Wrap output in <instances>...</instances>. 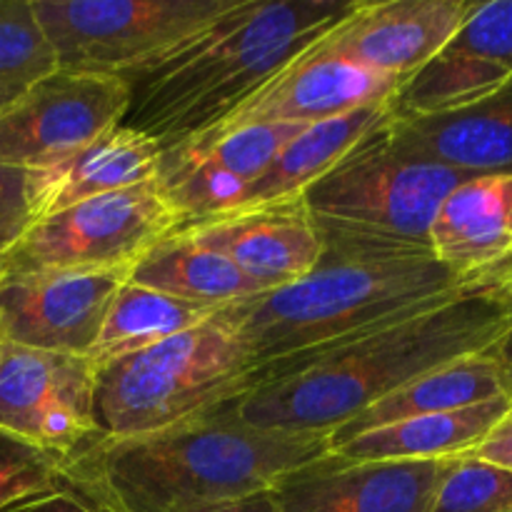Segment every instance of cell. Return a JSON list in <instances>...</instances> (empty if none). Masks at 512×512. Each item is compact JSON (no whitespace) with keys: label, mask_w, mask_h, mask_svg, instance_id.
<instances>
[{"label":"cell","mask_w":512,"mask_h":512,"mask_svg":"<svg viewBox=\"0 0 512 512\" xmlns=\"http://www.w3.org/2000/svg\"><path fill=\"white\" fill-rule=\"evenodd\" d=\"M510 328L512 270L318 353L253 368L225 405L253 428L330 435L403 385L488 353Z\"/></svg>","instance_id":"obj_1"},{"label":"cell","mask_w":512,"mask_h":512,"mask_svg":"<svg viewBox=\"0 0 512 512\" xmlns=\"http://www.w3.org/2000/svg\"><path fill=\"white\" fill-rule=\"evenodd\" d=\"M325 250L305 278L218 310L248 345L253 368L318 353L395 318L503 278H460L428 250L375 245L325 233Z\"/></svg>","instance_id":"obj_2"},{"label":"cell","mask_w":512,"mask_h":512,"mask_svg":"<svg viewBox=\"0 0 512 512\" xmlns=\"http://www.w3.org/2000/svg\"><path fill=\"white\" fill-rule=\"evenodd\" d=\"M353 3L238 0L178 50L123 78L130 88V105L120 125L163 145L213 128L323 38Z\"/></svg>","instance_id":"obj_3"},{"label":"cell","mask_w":512,"mask_h":512,"mask_svg":"<svg viewBox=\"0 0 512 512\" xmlns=\"http://www.w3.org/2000/svg\"><path fill=\"white\" fill-rule=\"evenodd\" d=\"M325 453L328 433L253 428L223 403L155 433L100 440L90 460L120 512H203L268 493Z\"/></svg>","instance_id":"obj_4"},{"label":"cell","mask_w":512,"mask_h":512,"mask_svg":"<svg viewBox=\"0 0 512 512\" xmlns=\"http://www.w3.org/2000/svg\"><path fill=\"white\" fill-rule=\"evenodd\" d=\"M250 370L248 345L215 313L188 333L95 370L100 438H133L198 418L240 398Z\"/></svg>","instance_id":"obj_5"},{"label":"cell","mask_w":512,"mask_h":512,"mask_svg":"<svg viewBox=\"0 0 512 512\" xmlns=\"http://www.w3.org/2000/svg\"><path fill=\"white\" fill-rule=\"evenodd\" d=\"M470 178L475 175L405 148L388 115L333 170L315 180L303 200L325 233L433 253L435 213L450 190Z\"/></svg>","instance_id":"obj_6"},{"label":"cell","mask_w":512,"mask_h":512,"mask_svg":"<svg viewBox=\"0 0 512 512\" xmlns=\"http://www.w3.org/2000/svg\"><path fill=\"white\" fill-rule=\"evenodd\" d=\"M238 0H33L65 73L128 78L188 43Z\"/></svg>","instance_id":"obj_7"},{"label":"cell","mask_w":512,"mask_h":512,"mask_svg":"<svg viewBox=\"0 0 512 512\" xmlns=\"http://www.w3.org/2000/svg\"><path fill=\"white\" fill-rule=\"evenodd\" d=\"M183 225L158 183L115 190L40 218L0 255V273L130 270Z\"/></svg>","instance_id":"obj_8"},{"label":"cell","mask_w":512,"mask_h":512,"mask_svg":"<svg viewBox=\"0 0 512 512\" xmlns=\"http://www.w3.org/2000/svg\"><path fill=\"white\" fill-rule=\"evenodd\" d=\"M0 428L60 458L93 450L103 440L95 425L93 363L0 338Z\"/></svg>","instance_id":"obj_9"},{"label":"cell","mask_w":512,"mask_h":512,"mask_svg":"<svg viewBox=\"0 0 512 512\" xmlns=\"http://www.w3.org/2000/svg\"><path fill=\"white\" fill-rule=\"evenodd\" d=\"M128 105L123 78L55 70L0 110V163L50 168L118 128Z\"/></svg>","instance_id":"obj_10"},{"label":"cell","mask_w":512,"mask_h":512,"mask_svg":"<svg viewBox=\"0 0 512 512\" xmlns=\"http://www.w3.org/2000/svg\"><path fill=\"white\" fill-rule=\"evenodd\" d=\"M130 270L0 273V338L45 353L88 355Z\"/></svg>","instance_id":"obj_11"},{"label":"cell","mask_w":512,"mask_h":512,"mask_svg":"<svg viewBox=\"0 0 512 512\" xmlns=\"http://www.w3.org/2000/svg\"><path fill=\"white\" fill-rule=\"evenodd\" d=\"M478 0H355L313 48L408 80L450 43Z\"/></svg>","instance_id":"obj_12"},{"label":"cell","mask_w":512,"mask_h":512,"mask_svg":"<svg viewBox=\"0 0 512 512\" xmlns=\"http://www.w3.org/2000/svg\"><path fill=\"white\" fill-rule=\"evenodd\" d=\"M453 460H348L335 453L278 480V512H428Z\"/></svg>","instance_id":"obj_13"},{"label":"cell","mask_w":512,"mask_h":512,"mask_svg":"<svg viewBox=\"0 0 512 512\" xmlns=\"http://www.w3.org/2000/svg\"><path fill=\"white\" fill-rule=\"evenodd\" d=\"M178 233L228 258L263 293L305 278L325 250L303 195L183 223Z\"/></svg>","instance_id":"obj_14"},{"label":"cell","mask_w":512,"mask_h":512,"mask_svg":"<svg viewBox=\"0 0 512 512\" xmlns=\"http://www.w3.org/2000/svg\"><path fill=\"white\" fill-rule=\"evenodd\" d=\"M403 83L405 80L400 78L318 53L310 45L208 130H233L245 125H313L350 110L390 103Z\"/></svg>","instance_id":"obj_15"},{"label":"cell","mask_w":512,"mask_h":512,"mask_svg":"<svg viewBox=\"0 0 512 512\" xmlns=\"http://www.w3.org/2000/svg\"><path fill=\"white\" fill-rule=\"evenodd\" d=\"M435 260L460 278L512 265V173L475 175L448 193L430 225Z\"/></svg>","instance_id":"obj_16"},{"label":"cell","mask_w":512,"mask_h":512,"mask_svg":"<svg viewBox=\"0 0 512 512\" xmlns=\"http://www.w3.org/2000/svg\"><path fill=\"white\" fill-rule=\"evenodd\" d=\"M160 155L163 143L118 125L60 163L30 170L33 218H48L83 200L148 183L158 173Z\"/></svg>","instance_id":"obj_17"},{"label":"cell","mask_w":512,"mask_h":512,"mask_svg":"<svg viewBox=\"0 0 512 512\" xmlns=\"http://www.w3.org/2000/svg\"><path fill=\"white\" fill-rule=\"evenodd\" d=\"M390 128L408 150L473 175L512 173V80L498 93L460 110L395 118Z\"/></svg>","instance_id":"obj_18"},{"label":"cell","mask_w":512,"mask_h":512,"mask_svg":"<svg viewBox=\"0 0 512 512\" xmlns=\"http://www.w3.org/2000/svg\"><path fill=\"white\" fill-rule=\"evenodd\" d=\"M498 398H508V390H505L503 370H500L495 355L488 350V353L443 365V368L403 385L395 393L385 395L383 400H378L363 413L355 415L353 420L333 430L330 433V450L348 443L355 435L398 423V420L473 408V405L490 403V400Z\"/></svg>","instance_id":"obj_19"},{"label":"cell","mask_w":512,"mask_h":512,"mask_svg":"<svg viewBox=\"0 0 512 512\" xmlns=\"http://www.w3.org/2000/svg\"><path fill=\"white\" fill-rule=\"evenodd\" d=\"M510 398L490 400L450 413L418 415L373 428L350 438L330 453L348 460H453L483 443L485 435L510 413Z\"/></svg>","instance_id":"obj_20"},{"label":"cell","mask_w":512,"mask_h":512,"mask_svg":"<svg viewBox=\"0 0 512 512\" xmlns=\"http://www.w3.org/2000/svg\"><path fill=\"white\" fill-rule=\"evenodd\" d=\"M390 115V105H368L350 110L338 118L320 120L300 130L268 165L260 178L245 188L243 205L273 203V200L300 198L315 180L333 170L365 135L378 128Z\"/></svg>","instance_id":"obj_21"},{"label":"cell","mask_w":512,"mask_h":512,"mask_svg":"<svg viewBox=\"0 0 512 512\" xmlns=\"http://www.w3.org/2000/svg\"><path fill=\"white\" fill-rule=\"evenodd\" d=\"M128 283L218 310L263 293L228 258L178 230L130 268Z\"/></svg>","instance_id":"obj_22"},{"label":"cell","mask_w":512,"mask_h":512,"mask_svg":"<svg viewBox=\"0 0 512 512\" xmlns=\"http://www.w3.org/2000/svg\"><path fill=\"white\" fill-rule=\"evenodd\" d=\"M215 313L218 308L188 303L143 285L125 283L110 303L98 340L85 358L98 370L128 355L143 353L175 335L188 333Z\"/></svg>","instance_id":"obj_23"},{"label":"cell","mask_w":512,"mask_h":512,"mask_svg":"<svg viewBox=\"0 0 512 512\" xmlns=\"http://www.w3.org/2000/svg\"><path fill=\"white\" fill-rule=\"evenodd\" d=\"M308 125H245L233 130H203L178 140L193 158L250 185L268 170L275 155Z\"/></svg>","instance_id":"obj_24"},{"label":"cell","mask_w":512,"mask_h":512,"mask_svg":"<svg viewBox=\"0 0 512 512\" xmlns=\"http://www.w3.org/2000/svg\"><path fill=\"white\" fill-rule=\"evenodd\" d=\"M58 70L33 0H0V83L30 88Z\"/></svg>","instance_id":"obj_25"},{"label":"cell","mask_w":512,"mask_h":512,"mask_svg":"<svg viewBox=\"0 0 512 512\" xmlns=\"http://www.w3.org/2000/svg\"><path fill=\"white\" fill-rule=\"evenodd\" d=\"M70 460L0 428V512L53 493Z\"/></svg>","instance_id":"obj_26"},{"label":"cell","mask_w":512,"mask_h":512,"mask_svg":"<svg viewBox=\"0 0 512 512\" xmlns=\"http://www.w3.org/2000/svg\"><path fill=\"white\" fill-rule=\"evenodd\" d=\"M428 512H512V473L470 458H455Z\"/></svg>","instance_id":"obj_27"},{"label":"cell","mask_w":512,"mask_h":512,"mask_svg":"<svg viewBox=\"0 0 512 512\" xmlns=\"http://www.w3.org/2000/svg\"><path fill=\"white\" fill-rule=\"evenodd\" d=\"M8 512H120L93 468L88 453L78 455L65 468L63 480L53 493Z\"/></svg>","instance_id":"obj_28"},{"label":"cell","mask_w":512,"mask_h":512,"mask_svg":"<svg viewBox=\"0 0 512 512\" xmlns=\"http://www.w3.org/2000/svg\"><path fill=\"white\" fill-rule=\"evenodd\" d=\"M33 223L30 170L0 163V255L8 253Z\"/></svg>","instance_id":"obj_29"},{"label":"cell","mask_w":512,"mask_h":512,"mask_svg":"<svg viewBox=\"0 0 512 512\" xmlns=\"http://www.w3.org/2000/svg\"><path fill=\"white\" fill-rule=\"evenodd\" d=\"M463 458L480 460V463L495 465V468L510 470L512 473V418L505 415L493 430L483 438V443L475 445L470 453H465Z\"/></svg>","instance_id":"obj_30"},{"label":"cell","mask_w":512,"mask_h":512,"mask_svg":"<svg viewBox=\"0 0 512 512\" xmlns=\"http://www.w3.org/2000/svg\"><path fill=\"white\" fill-rule=\"evenodd\" d=\"M203 512H278V508H275L273 493L268 490V493H258L243 500H233V503L215 505V508Z\"/></svg>","instance_id":"obj_31"},{"label":"cell","mask_w":512,"mask_h":512,"mask_svg":"<svg viewBox=\"0 0 512 512\" xmlns=\"http://www.w3.org/2000/svg\"><path fill=\"white\" fill-rule=\"evenodd\" d=\"M490 353L495 355V360H498L500 370H503V380H505V390H508V398L512 403V328L508 333L503 335V338L498 340V345H495Z\"/></svg>","instance_id":"obj_32"},{"label":"cell","mask_w":512,"mask_h":512,"mask_svg":"<svg viewBox=\"0 0 512 512\" xmlns=\"http://www.w3.org/2000/svg\"><path fill=\"white\" fill-rule=\"evenodd\" d=\"M20 93H23V90H20V88H10V85H3V83H0V110H3L5 105L13 103V100L18 98Z\"/></svg>","instance_id":"obj_33"},{"label":"cell","mask_w":512,"mask_h":512,"mask_svg":"<svg viewBox=\"0 0 512 512\" xmlns=\"http://www.w3.org/2000/svg\"><path fill=\"white\" fill-rule=\"evenodd\" d=\"M508 415H510V418H512V408H510V413H508Z\"/></svg>","instance_id":"obj_34"}]
</instances>
